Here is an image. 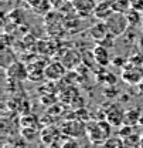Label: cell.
<instances>
[{"label": "cell", "instance_id": "obj_13", "mask_svg": "<svg viewBox=\"0 0 143 148\" xmlns=\"http://www.w3.org/2000/svg\"><path fill=\"white\" fill-rule=\"evenodd\" d=\"M94 56H95L96 63L102 67H105L110 63V56H109V51H108V47L102 46V44H98L94 49Z\"/></svg>", "mask_w": 143, "mask_h": 148}, {"label": "cell", "instance_id": "obj_9", "mask_svg": "<svg viewBox=\"0 0 143 148\" xmlns=\"http://www.w3.org/2000/svg\"><path fill=\"white\" fill-rule=\"evenodd\" d=\"M112 13H115V10H113V7H112L110 0H105V1L96 4V7H95V10H94V16L98 18V20H104V21H105Z\"/></svg>", "mask_w": 143, "mask_h": 148}, {"label": "cell", "instance_id": "obj_27", "mask_svg": "<svg viewBox=\"0 0 143 148\" xmlns=\"http://www.w3.org/2000/svg\"><path fill=\"white\" fill-rule=\"evenodd\" d=\"M139 125H142L143 127V112L140 114V118H139Z\"/></svg>", "mask_w": 143, "mask_h": 148}, {"label": "cell", "instance_id": "obj_15", "mask_svg": "<svg viewBox=\"0 0 143 148\" xmlns=\"http://www.w3.org/2000/svg\"><path fill=\"white\" fill-rule=\"evenodd\" d=\"M140 114H142V112H140L139 108H129V110H126L125 115H123V124L135 127L136 124H139Z\"/></svg>", "mask_w": 143, "mask_h": 148}, {"label": "cell", "instance_id": "obj_5", "mask_svg": "<svg viewBox=\"0 0 143 148\" xmlns=\"http://www.w3.org/2000/svg\"><path fill=\"white\" fill-rule=\"evenodd\" d=\"M106 120L113 125V127H121L123 124V115H125V111L121 107L119 103H113V104H109L106 107Z\"/></svg>", "mask_w": 143, "mask_h": 148}, {"label": "cell", "instance_id": "obj_22", "mask_svg": "<svg viewBox=\"0 0 143 148\" xmlns=\"http://www.w3.org/2000/svg\"><path fill=\"white\" fill-rule=\"evenodd\" d=\"M113 37L115 36H112V34H108L105 38H102L98 44H102V46H105V47H108V49H110L112 46H113Z\"/></svg>", "mask_w": 143, "mask_h": 148}, {"label": "cell", "instance_id": "obj_6", "mask_svg": "<svg viewBox=\"0 0 143 148\" xmlns=\"http://www.w3.org/2000/svg\"><path fill=\"white\" fill-rule=\"evenodd\" d=\"M45 78L48 81H58L67 74V67L62 64V61H53L45 66Z\"/></svg>", "mask_w": 143, "mask_h": 148}, {"label": "cell", "instance_id": "obj_8", "mask_svg": "<svg viewBox=\"0 0 143 148\" xmlns=\"http://www.w3.org/2000/svg\"><path fill=\"white\" fill-rule=\"evenodd\" d=\"M7 75L12 78V80H17V81H21L24 78H28V73H27V69L21 64V63H13L10 64L9 70H7Z\"/></svg>", "mask_w": 143, "mask_h": 148}, {"label": "cell", "instance_id": "obj_17", "mask_svg": "<svg viewBox=\"0 0 143 148\" xmlns=\"http://www.w3.org/2000/svg\"><path fill=\"white\" fill-rule=\"evenodd\" d=\"M112 3V7L115 12H119V13H127V10L132 7V3L130 0H110Z\"/></svg>", "mask_w": 143, "mask_h": 148}, {"label": "cell", "instance_id": "obj_10", "mask_svg": "<svg viewBox=\"0 0 143 148\" xmlns=\"http://www.w3.org/2000/svg\"><path fill=\"white\" fill-rule=\"evenodd\" d=\"M89 33H91V37H92L96 43H99L102 38H105V37L109 34L106 23H105L104 20H99L96 24H94V26L89 29Z\"/></svg>", "mask_w": 143, "mask_h": 148}, {"label": "cell", "instance_id": "obj_19", "mask_svg": "<svg viewBox=\"0 0 143 148\" xmlns=\"http://www.w3.org/2000/svg\"><path fill=\"white\" fill-rule=\"evenodd\" d=\"M125 141V147H140V135L138 134H130L123 138Z\"/></svg>", "mask_w": 143, "mask_h": 148}, {"label": "cell", "instance_id": "obj_3", "mask_svg": "<svg viewBox=\"0 0 143 148\" xmlns=\"http://www.w3.org/2000/svg\"><path fill=\"white\" fill-rule=\"evenodd\" d=\"M60 130H61L62 135H67L71 138H78V137L87 134V123H82V121L74 118V120H70L68 123H64Z\"/></svg>", "mask_w": 143, "mask_h": 148}, {"label": "cell", "instance_id": "obj_12", "mask_svg": "<svg viewBox=\"0 0 143 148\" xmlns=\"http://www.w3.org/2000/svg\"><path fill=\"white\" fill-rule=\"evenodd\" d=\"M45 66L43 63H34V64H30L28 69H27V73H28V78L31 81H40L43 78H45Z\"/></svg>", "mask_w": 143, "mask_h": 148}, {"label": "cell", "instance_id": "obj_11", "mask_svg": "<svg viewBox=\"0 0 143 148\" xmlns=\"http://www.w3.org/2000/svg\"><path fill=\"white\" fill-rule=\"evenodd\" d=\"M60 132H61V130L58 131L55 127H45L41 131V140H43V143L45 145H55L57 140L60 138L58 137Z\"/></svg>", "mask_w": 143, "mask_h": 148}, {"label": "cell", "instance_id": "obj_21", "mask_svg": "<svg viewBox=\"0 0 143 148\" xmlns=\"http://www.w3.org/2000/svg\"><path fill=\"white\" fill-rule=\"evenodd\" d=\"M132 132H133V127H132V125H127V124H122L121 128H119V131H118V134H119L122 138H125V137H127V135H130Z\"/></svg>", "mask_w": 143, "mask_h": 148}, {"label": "cell", "instance_id": "obj_25", "mask_svg": "<svg viewBox=\"0 0 143 148\" xmlns=\"http://www.w3.org/2000/svg\"><path fill=\"white\" fill-rule=\"evenodd\" d=\"M50 4L53 9H61V6L64 4V0H50Z\"/></svg>", "mask_w": 143, "mask_h": 148}, {"label": "cell", "instance_id": "obj_14", "mask_svg": "<svg viewBox=\"0 0 143 148\" xmlns=\"http://www.w3.org/2000/svg\"><path fill=\"white\" fill-rule=\"evenodd\" d=\"M81 63H82V57L78 54L77 51H74V50L65 53L64 58H62V64H64L68 70H74V69L78 67Z\"/></svg>", "mask_w": 143, "mask_h": 148}, {"label": "cell", "instance_id": "obj_28", "mask_svg": "<svg viewBox=\"0 0 143 148\" xmlns=\"http://www.w3.org/2000/svg\"><path fill=\"white\" fill-rule=\"evenodd\" d=\"M140 147H143V135H140Z\"/></svg>", "mask_w": 143, "mask_h": 148}, {"label": "cell", "instance_id": "obj_2", "mask_svg": "<svg viewBox=\"0 0 143 148\" xmlns=\"http://www.w3.org/2000/svg\"><path fill=\"white\" fill-rule=\"evenodd\" d=\"M122 78L123 81L130 84V86H136L142 81L143 78V70L142 66H138V64H133L130 61H127L125 66H123V73H122Z\"/></svg>", "mask_w": 143, "mask_h": 148}, {"label": "cell", "instance_id": "obj_23", "mask_svg": "<svg viewBox=\"0 0 143 148\" xmlns=\"http://www.w3.org/2000/svg\"><path fill=\"white\" fill-rule=\"evenodd\" d=\"M101 81H105L108 86H113V84L116 83V77H115L113 74H110V73H105V75L102 77Z\"/></svg>", "mask_w": 143, "mask_h": 148}, {"label": "cell", "instance_id": "obj_1", "mask_svg": "<svg viewBox=\"0 0 143 148\" xmlns=\"http://www.w3.org/2000/svg\"><path fill=\"white\" fill-rule=\"evenodd\" d=\"M105 23H106L109 34H112V36H115V37L123 34L126 32V29H127V24H129L126 14L125 13H119V12L112 13V14L105 20Z\"/></svg>", "mask_w": 143, "mask_h": 148}, {"label": "cell", "instance_id": "obj_18", "mask_svg": "<svg viewBox=\"0 0 143 148\" xmlns=\"http://www.w3.org/2000/svg\"><path fill=\"white\" fill-rule=\"evenodd\" d=\"M126 17H127L129 24H132V26H136V24H139V23H140V20H142L139 10H136V9H133V7H130V9L127 10V13H126Z\"/></svg>", "mask_w": 143, "mask_h": 148}, {"label": "cell", "instance_id": "obj_20", "mask_svg": "<svg viewBox=\"0 0 143 148\" xmlns=\"http://www.w3.org/2000/svg\"><path fill=\"white\" fill-rule=\"evenodd\" d=\"M75 118L79 120V121H82V123H88L91 117L85 108H78V110H75Z\"/></svg>", "mask_w": 143, "mask_h": 148}, {"label": "cell", "instance_id": "obj_7", "mask_svg": "<svg viewBox=\"0 0 143 148\" xmlns=\"http://www.w3.org/2000/svg\"><path fill=\"white\" fill-rule=\"evenodd\" d=\"M71 4L74 7V10L78 12V14H81L84 17L94 14V10L96 7L95 0H72Z\"/></svg>", "mask_w": 143, "mask_h": 148}, {"label": "cell", "instance_id": "obj_4", "mask_svg": "<svg viewBox=\"0 0 143 148\" xmlns=\"http://www.w3.org/2000/svg\"><path fill=\"white\" fill-rule=\"evenodd\" d=\"M87 137L89 138V141L94 145H102L106 140L104 131L101 128L98 120L96 121H88L87 123Z\"/></svg>", "mask_w": 143, "mask_h": 148}, {"label": "cell", "instance_id": "obj_24", "mask_svg": "<svg viewBox=\"0 0 143 148\" xmlns=\"http://www.w3.org/2000/svg\"><path fill=\"white\" fill-rule=\"evenodd\" d=\"M132 7L136 10H143V0H130Z\"/></svg>", "mask_w": 143, "mask_h": 148}, {"label": "cell", "instance_id": "obj_16", "mask_svg": "<svg viewBox=\"0 0 143 148\" xmlns=\"http://www.w3.org/2000/svg\"><path fill=\"white\" fill-rule=\"evenodd\" d=\"M102 147L105 148H122L125 147V141H123V138L118 134V135H115V137H108L106 140H105V143L102 144Z\"/></svg>", "mask_w": 143, "mask_h": 148}, {"label": "cell", "instance_id": "obj_26", "mask_svg": "<svg viewBox=\"0 0 143 148\" xmlns=\"http://www.w3.org/2000/svg\"><path fill=\"white\" fill-rule=\"evenodd\" d=\"M138 86H139V90H140V92L143 94V78H142V81H140V83H139Z\"/></svg>", "mask_w": 143, "mask_h": 148}]
</instances>
